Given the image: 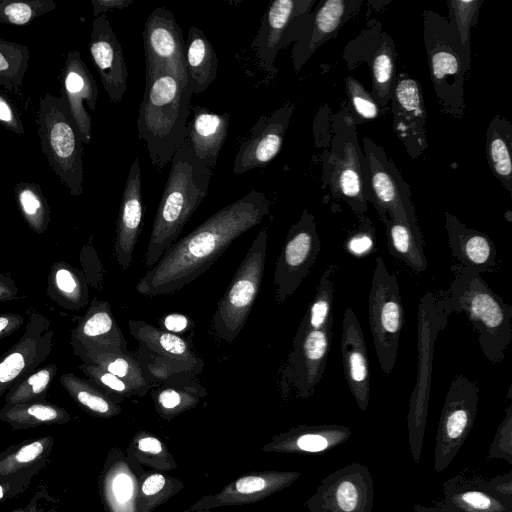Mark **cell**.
<instances>
[{"instance_id": "cell-48", "label": "cell", "mask_w": 512, "mask_h": 512, "mask_svg": "<svg viewBox=\"0 0 512 512\" xmlns=\"http://www.w3.org/2000/svg\"><path fill=\"white\" fill-rule=\"evenodd\" d=\"M77 401L91 413L101 417H113L121 412L119 405L91 386L79 384L75 390Z\"/></svg>"}, {"instance_id": "cell-27", "label": "cell", "mask_w": 512, "mask_h": 512, "mask_svg": "<svg viewBox=\"0 0 512 512\" xmlns=\"http://www.w3.org/2000/svg\"><path fill=\"white\" fill-rule=\"evenodd\" d=\"M482 475L467 469L442 484V499L436 502L444 512H512L509 504L490 494Z\"/></svg>"}, {"instance_id": "cell-62", "label": "cell", "mask_w": 512, "mask_h": 512, "mask_svg": "<svg viewBox=\"0 0 512 512\" xmlns=\"http://www.w3.org/2000/svg\"><path fill=\"white\" fill-rule=\"evenodd\" d=\"M15 512H21V511H15Z\"/></svg>"}, {"instance_id": "cell-19", "label": "cell", "mask_w": 512, "mask_h": 512, "mask_svg": "<svg viewBox=\"0 0 512 512\" xmlns=\"http://www.w3.org/2000/svg\"><path fill=\"white\" fill-rule=\"evenodd\" d=\"M146 71L168 69L188 80L183 32L166 7L155 8L142 32Z\"/></svg>"}, {"instance_id": "cell-3", "label": "cell", "mask_w": 512, "mask_h": 512, "mask_svg": "<svg viewBox=\"0 0 512 512\" xmlns=\"http://www.w3.org/2000/svg\"><path fill=\"white\" fill-rule=\"evenodd\" d=\"M165 187L153 220L144 263L151 269L178 240L184 226L208 193L212 169L194 154L189 142L170 161Z\"/></svg>"}, {"instance_id": "cell-17", "label": "cell", "mask_w": 512, "mask_h": 512, "mask_svg": "<svg viewBox=\"0 0 512 512\" xmlns=\"http://www.w3.org/2000/svg\"><path fill=\"white\" fill-rule=\"evenodd\" d=\"M373 504V477L359 462L328 474L305 502L309 512H371Z\"/></svg>"}, {"instance_id": "cell-60", "label": "cell", "mask_w": 512, "mask_h": 512, "mask_svg": "<svg viewBox=\"0 0 512 512\" xmlns=\"http://www.w3.org/2000/svg\"><path fill=\"white\" fill-rule=\"evenodd\" d=\"M8 325V319L0 317V332Z\"/></svg>"}, {"instance_id": "cell-56", "label": "cell", "mask_w": 512, "mask_h": 512, "mask_svg": "<svg viewBox=\"0 0 512 512\" xmlns=\"http://www.w3.org/2000/svg\"><path fill=\"white\" fill-rule=\"evenodd\" d=\"M25 413L31 420L33 419L35 423L53 422L60 417V413L57 409L43 404L29 406Z\"/></svg>"}, {"instance_id": "cell-28", "label": "cell", "mask_w": 512, "mask_h": 512, "mask_svg": "<svg viewBox=\"0 0 512 512\" xmlns=\"http://www.w3.org/2000/svg\"><path fill=\"white\" fill-rule=\"evenodd\" d=\"M445 229L451 254L460 265L480 274L497 270L496 247L488 235L467 227L450 212H445Z\"/></svg>"}, {"instance_id": "cell-31", "label": "cell", "mask_w": 512, "mask_h": 512, "mask_svg": "<svg viewBox=\"0 0 512 512\" xmlns=\"http://www.w3.org/2000/svg\"><path fill=\"white\" fill-rule=\"evenodd\" d=\"M191 112L186 140L196 157L212 169L228 135L230 114L215 113L197 105L191 106Z\"/></svg>"}, {"instance_id": "cell-43", "label": "cell", "mask_w": 512, "mask_h": 512, "mask_svg": "<svg viewBox=\"0 0 512 512\" xmlns=\"http://www.w3.org/2000/svg\"><path fill=\"white\" fill-rule=\"evenodd\" d=\"M15 197L29 224L41 230L47 223L49 209L39 184L19 182L15 186Z\"/></svg>"}, {"instance_id": "cell-32", "label": "cell", "mask_w": 512, "mask_h": 512, "mask_svg": "<svg viewBox=\"0 0 512 512\" xmlns=\"http://www.w3.org/2000/svg\"><path fill=\"white\" fill-rule=\"evenodd\" d=\"M185 62L192 94L204 92L217 77L218 58L205 33L196 26L188 31Z\"/></svg>"}, {"instance_id": "cell-5", "label": "cell", "mask_w": 512, "mask_h": 512, "mask_svg": "<svg viewBox=\"0 0 512 512\" xmlns=\"http://www.w3.org/2000/svg\"><path fill=\"white\" fill-rule=\"evenodd\" d=\"M453 313L447 291H428L420 299L417 314V371L408 414V445L414 463H420L427 424L435 343Z\"/></svg>"}, {"instance_id": "cell-33", "label": "cell", "mask_w": 512, "mask_h": 512, "mask_svg": "<svg viewBox=\"0 0 512 512\" xmlns=\"http://www.w3.org/2000/svg\"><path fill=\"white\" fill-rule=\"evenodd\" d=\"M383 223L386 226L389 253L414 272L425 271L428 263L420 228L411 226L395 215L388 216Z\"/></svg>"}, {"instance_id": "cell-13", "label": "cell", "mask_w": 512, "mask_h": 512, "mask_svg": "<svg viewBox=\"0 0 512 512\" xmlns=\"http://www.w3.org/2000/svg\"><path fill=\"white\" fill-rule=\"evenodd\" d=\"M396 58L392 37L376 19L369 20L343 51V59L349 69L367 63L371 76L370 94L381 110L390 106L397 75Z\"/></svg>"}, {"instance_id": "cell-64", "label": "cell", "mask_w": 512, "mask_h": 512, "mask_svg": "<svg viewBox=\"0 0 512 512\" xmlns=\"http://www.w3.org/2000/svg\"><path fill=\"white\" fill-rule=\"evenodd\" d=\"M1 1V0H0Z\"/></svg>"}, {"instance_id": "cell-9", "label": "cell", "mask_w": 512, "mask_h": 512, "mask_svg": "<svg viewBox=\"0 0 512 512\" xmlns=\"http://www.w3.org/2000/svg\"><path fill=\"white\" fill-rule=\"evenodd\" d=\"M268 233L264 227L254 238L212 317L218 338L233 343L245 326L258 295L266 262Z\"/></svg>"}, {"instance_id": "cell-49", "label": "cell", "mask_w": 512, "mask_h": 512, "mask_svg": "<svg viewBox=\"0 0 512 512\" xmlns=\"http://www.w3.org/2000/svg\"><path fill=\"white\" fill-rule=\"evenodd\" d=\"M359 223L352 229L346 239L347 250L356 256H363L372 251L375 245V228L364 214L358 215Z\"/></svg>"}, {"instance_id": "cell-14", "label": "cell", "mask_w": 512, "mask_h": 512, "mask_svg": "<svg viewBox=\"0 0 512 512\" xmlns=\"http://www.w3.org/2000/svg\"><path fill=\"white\" fill-rule=\"evenodd\" d=\"M317 3L316 0H275L266 9L251 47L269 79L277 74L278 52L299 39Z\"/></svg>"}, {"instance_id": "cell-52", "label": "cell", "mask_w": 512, "mask_h": 512, "mask_svg": "<svg viewBox=\"0 0 512 512\" xmlns=\"http://www.w3.org/2000/svg\"><path fill=\"white\" fill-rule=\"evenodd\" d=\"M50 371L43 369L31 375L27 379V387L21 386L12 396V401H21L30 398L32 395L40 394L50 381Z\"/></svg>"}, {"instance_id": "cell-24", "label": "cell", "mask_w": 512, "mask_h": 512, "mask_svg": "<svg viewBox=\"0 0 512 512\" xmlns=\"http://www.w3.org/2000/svg\"><path fill=\"white\" fill-rule=\"evenodd\" d=\"M301 476L297 471H264L243 475L215 495L193 504L189 511L260 501L292 485Z\"/></svg>"}, {"instance_id": "cell-16", "label": "cell", "mask_w": 512, "mask_h": 512, "mask_svg": "<svg viewBox=\"0 0 512 512\" xmlns=\"http://www.w3.org/2000/svg\"><path fill=\"white\" fill-rule=\"evenodd\" d=\"M321 249L315 217L304 209L289 229L277 259L273 283L275 300L285 302L309 275Z\"/></svg>"}, {"instance_id": "cell-50", "label": "cell", "mask_w": 512, "mask_h": 512, "mask_svg": "<svg viewBox=\"0 0 512 512\" xmlns=\"http://www.w3.org/2000/svg\"><path fill=\"white\" fill-rule=\"evenodd\" d=\"M27 355L21 351L9 354L0 362V387L14 380L26 367Z\"/></svg>"}, {"instance_id": "cell-37", "label": "cell", "mask_w": 512, "mask_h": 512, "mask_svg": "<svg viewBox=\"0 0 512 512\" xmlns=\"http://www.w3.org/2000/svg\"><path fill=\"white\" fill-rule=\"evenodd\" d=\"M336 271L337 266L330 264L323 272L315 296L309 304L294 336H300L311 330H320L333 318L332 304Z\"/></svg>"}, {"instance_id": "cell-45", "label": "cell", "mask_w": 512, "mask_h": 512, "mask_svg": "<svg viewBox=\"0 0 512 512\" xmlns=\"http://www.w3.org/2000/svg\"><path fill=\"white\" fill-rule=\"evenodd\" d=\"M55 8L56 3L53 0H1L0 23L24 26Z\"/></svg>"}, {"instance_id": "cell-34", "label": "cell", "mask_w": 512, "mask_h": 512, "mask_svg": "<svg viewBox=\"0 0 512 512\" xmlns=\"http://www.w3.org/2000/svg\"><path fill=\"white\" fill-rule=\"evenodd\" d=\"M512 124L496 115L486 131V156L494 177L512 193Z\"/></svg>"}, {"instance_id": "cell-59", "label": "cell", "mask_w": 512, "mask_h": 512, "mask_svg": "<svg viewBox=\"0 0 512 512\" xmlns=\"http://www.w3.org/2000/svg\"><path fill=\"white\" fill-rule=\"evenodd\" d=\"M413 512H444L437 503L432 505L415 504Z\"/></svg>"}, {"instance_id": "cell-11", "label": "cell", "mask_w": 512, "mask_h": 512, "mask_svg": "<svg viewBox=\"0 0 512 512\" xmlns=\"http://www.w3.org/2000/svg\"><path fill=\"white\" fill-rule=\"evenodd\" d=\"M480 387L464 375L450 383L441 411L434 449V469L448 468L471 432L479 402Z\"/></svg>"}, {"instance_id": "cell-40", "label": "cell", "mask_w": 512, "mask_h": 512, "mask_svg": "<svg viewBox=\"0 0 512 512\" xmlns=\"http://www.w3.org/2000/svg\"><path fill=\"white\" fill-rule=\"evenodd\" d=\"M183 487L180 480L154 472L143 475L136 502V512H152L177 494Z\"/></svg>"}, {"instance_id": "cell-54", "label": "cell", "mask_w": 512, "mask_h": 512, "mask_svg": "<svg viewBox=\"0 0 512 512\" xmlns=\"http://www.w3.org/2000/svg\"><path fill=\"white\" fill-rule=\"evenodd\" d=\"M92 372L93 376L110 391L120 395L121 397L135 396L134 391L126 382L105 371L101 367L99 369H94Z\"/></svg>"}, {"instance_id": "cell-30", "label": "cell", "mask_w": 512, "mask_h": 512, "mask_svg": "<svg viewBox=\"0 0 512 512\" xmlns=\"http://www.w3.org/2000/svg\"><path fill=\"white\" fill-rule=\"evenodd\" d=\"M129 333L143 348L173 364L184 374H196L203 368V361L179 335L156 328L142 320L128 321Z\"/></svg>"}, {"instance_id": "cell-23", "label": "cell", "mask_w": 512, "mask_h": 512, "mask_svg": "<svg viewBox=\"0 0 512 512\" xmlns=\"http://www.w3.org/2000/svg\"><path fill=\"white\" fill-rule=\"evenodd\" d=\"M62 92L84 144L92 138V118L98 98L96 81L77 50L66 56L61 75Z\"/></svg>"}, {"instance_id": "cell-25", "label": "cell", "mask_w": 512, "mask_h": 512, "mask_svg": "<svg viewBox=\"0 0 512 512\" xmlns=\"http://www.w3.org/2000/svg\"><path fill=\"white\" fill-rule=\"evenodd\" d=\"M341 355L349 390L361 411L370 399V370L366 343L361 325L351 306L343 314Z\"/></svg>"}, {"instance_id": "cell-47", "label": "cell", "mask_w": 512, "mask_h": 512, "mask_svg": "<svg viewBox=\"0 0 512 512\" xmlns=\"http://www.w3.org/2000/svg\"><path fill=\"white\" fill-rule=\"evenodd\" d=\"M488 460H504L512 465V403L505 408V415L500 422L487 452Z\"/></svg>"}, {"instance_id": "cell-4", "label": "cell", "mask_w": 512, "mask_h": 512, "mask_svg": "<svg viewBox=\"0 0 512 512\" xmlns=\"http://www.w3.org/2000/svg\"><path fill=\"white\" fill-rule=\"evenodd\" d=\"M450 270L454 279L447 295L452 312L466 314L486 359L493 365L502 364L512 342V306L488 286L479 272L459 263Z\"/></svg>"}, {"instance_id": "cell-18", "label": "cell", "mask_w": 512, "mask_h": 512, "mask_svg": "<svg viewBox=\"0 0 512 512\" xmlns=\"http://www.w3.org/2000/svg\"><path fill=\"white\" fill-rule=\"evenodd\" d=\"M390 109L393 130L411 159L422 155L427 147L426 109L419 82L407 73L396 75Z\"/></svg>"}, {"instance_id": "cell-46", "label": "cell", "mask_w": 512, "mask_h": 512, "mask_svg": "<svg viewBox=\"0 0 512 512\" xmlns=\"http://www.w3.org/2000/svg\"><path fill=\"white\" fill-rule=\"evenodd\" d=\"M345 91L348 98L346 106L355 125L375 120L379 117L381 109L362 83L352 76L345 79Z\"/></svg>"}, {"instance_id": "cell-21", "label": "cell", "mask_w": 512, "mask_h": 512, "mask_svg": "<svg viewBox=\"0 0 512 512\" xmlns=\"http://www.w3.org/2000/svg\"><path fill=\"white\" fill-rule=\"evenodd\" d=\"M361 0L318 1L310 20L292 48V64L297 73L326 41L336 37L340 28L361 9Z\"/></svg>"}, {"instance_id": "cell-63", "label": "cell", "mask_w": 512, "mask_h": 512, "mask_svg": "<svg viewBox=\"0 0 512 512\" xmlns=\"http://www.w3.org/2000/svg\"><path fill=\"white\" fill-rule=\"evenodd\" d=\"M190 512V511H189ZM204 512H209V511H204Z\"/></svg>"}, {"instance_id": "cell-39", "label": "cell", "mask_w": 512, "mask_h": 512, "mask_svg": "<svg viewBox=\"0 0 512 512\" xmlns=\"http://www.w3.org/2000/svg\"><path fill=\"white\" fill-rule=\"evenodd\" d=\"M29 58L27 46L0 39V86L13 93L20 91Z\"/></svg>"}, {"instance_id": "cell-7", "label": "cell", "mask_w": 512, "mask_h": 512, "mask_svg": "<svg viewBox=\"0 0 512 512\" xmlns=\"http://www.w3.org/2000/svg\"><path fill=\"white\" fill-rule=\"evenodd\" d=\"M332 135L322 160L323 187L334 200L344 201L357 215L368 210L369 187L366 164L357 126L346 106L332 117Z\"/></svg>"}, {"instance_id": "cell-12", "label": "cell", "mask_w": 512, "mask_h": 512, "mask_svg": "<svg viewBox=\"0 0 512 512\" xmlns=\"http://www.w3.org/2000/svg\"><path fill=\"white\" fill-rule=\"evenodd\" d=\"M362 151L366 164L369 203L381 221L395 215L419 228L416 210L411 200V190L400 171L382 146L369 137L362 140Z\"/></svg>"}, {"instance_id": "cell-26", "label": "cell", "mask_w": 512, "mask_h": 512, "mask_svg": "<svg viewBox=\"0 0 512 512\" xmlns=\"http://www.w3.org/2000/svg\"><path fill=\"white\" fill-rule=\"evenodd\" d=\"M143 217L141 166L138 158L130 166L125 182L116 227L114 252L122 269L129 268L141 230Z\"/></svg>"}, {"instance_id": "cell-15", "label": "cell", "mask_w": 512, "mask_h": 512, "mask_svg": "<svg viewBox=\"0 0 512 512\" xmlns=\"http://www.w3.org/2000/svg\"><path fill=\"white\" fill-rule=\"evenodd\" d=\"M332 325L333 318L320 330L293 337L291 350L280 369L279 384L284 398L292 392L301 399L314 394L328 361Z\"/></svg>"}, {"instance_id": "cell-22", "label": "cell", "mask_w": 512, "mask_h": 512, "mask_svg": "<svg viewBox=\"0 0 512 512\" xmlns=\"http://www.w3.org/2000/svg\"><path fill=\"white\" fill-rule=\"evenodd\" d=\"M89 51L110 100L119 103L127 89L128 69L122 46L106 14L94 18Z\"/></svg>"}, {"instance_id": "cell-10", "label": "cell", "mask_w": 512, "mask_h": 512, "mask_svg": "<svg viewBox=\"0 0 512 512\" xmlns=\"http://www.w3.org/2000/svg\"><path fill=\"white\" fill-rule=\"evenodd\" d=\"M368 318L380 368L389 374L397 357L404 311L397 277L388 271L381 256L376 259L372 276Z\"/></svg>"}, {"instance_id": "cell-2", "label": "cell", "mask_w": 512, "mask_h": 512, "mask_svg": "<svg viewBox=\"0 0 512 512\" xmlns=\"http://www.w3.org/2000/svg\"><path fill=\"white\" fill-rule=\"evenodd\" d=\"M192 92L188 80L168 69L146 71L137 118L150 162L165 168L187 137Z\"/></svg>"}, {"instance_id": "cell-41", "label": "cell", "mask_w": 512, "mask_h": 512, "mask_svg": "<svg viewBox=\"0 0 512 512\" xmlns=\"http://www.w3.org/2000/svg\"><path fill=\"white\" fill-rule=\"evenodd\" d=\"M128 458L157 470L169 471L177 467L173 456L155 436L140 431L131 440Z\"/></svg>"}, {"instance_id": "cell-29", "label": "cell", "mask_w": 512, "mask_h": 512, "mask_svg": "<svg viewBox=\"0 0 512 512\" xmlns=\"http://www.w3.org/2000/svg\"><path fill=\"white\" fill-rule=\"evenodd\" d=\"M352 430L339 424H301L280 433L264 446V451L277 453H324L344 444Z\"/></svg>"}, {"instance_id": "cell-35", "label": "cell", "mask_w": 512, "mask_h": 512, "mask_svg": "<svg viewBox=\"0 0 512 512\" xmlns=\"http://www.w3.org/2000/svg\"><path fill=\"white\" fill-rule=\"evenodd\" d=\"M93 356L102 369L126 382L135 396L142 397L151 388L140 362L128 350L94 349Z\"/></svg>"}, {"instance_id": "cell-53", "label": "cell", "mask_w": 512, "mask_h": 512, "mask_svg": "<svg viewBox=\"0 0 512 512\" xmlns=\"http://www.w3.org/2000/svg\"><path fill=\"white\" fill-rule=\"evenodd\" d=\"M0 124L16 134H25L19 113L13 104L2 94H0Z\"/></svg>"}, {"instance_id": "cell-42", "label": "cell", "mask_w": 512, "mask_h": 512, "mask_svg": "<svg viewBox=\"0 0 512 512\" xmlns=\"http://www.w3.org/2000/svg\"><path fill=\"white\" fill-rule=\"evenodd\" d=\"M119 464L112 477L110 503L116 512H136L141 480L135 477L128 457L119 460Z\"/></svg>"}, {"instance_id": "cell-57", "label": "cell", "mask_w": 512, "mask_h": 512, "mask_svg": "<svg viewBox=\"0 0 512 512\" xmlns=\"http://www.w3.org/2000/svg\"><path fill=\"white\" fill-rule=\"evenodd\" d=\"M133 3V0H92L93 16L96 18L109 10L124 9Z\"/></svg>"}, {"instance_id": "cell-38", "label": "cell", "mask_w": 512, "mask_h": 512, "mask_svg": "<svg viewBox=\"0 0 512 512\" xmlns=\"http://www.w3.org/2000/svg\"><path fill=\"white\" fill-rule=\"evenodd\" d=\"M85 320L82 334L94 344V349L127 350V342L113 318L107 303H100Z\"/></svg>"}, {"instance_id": "cell-1", "label": "cell", "mask_w": 512, "mask_h": 512, "mask_svg": "<svg viewBox=\"0 0 512 512\" xmlns=\"http://www.w3.org/2000/svg\"><path fill=\"white\" fill-rule=\"evenodd\" d=\"M266 195L251 190L177 240L136 285L144 296L172 294L207 271L239 236L269 214Z\"/></svg>"}, {"instance_id": "cell-61", "label": "cell", "mask_w": 512, "mask_h": 512, "mask_svg": "<svg viewBox=\"0 0 512 512\" xmlns=\"http://www.w3.org/2000/svg\"><path fill=\"white\" fill-rule=\"evenodd\" d=\"M0 497H2V488L0 487Z\"/></svg>"}, {"instance_id": "cell-55", "label": "cell", "mask_w": 512, "mask_h": 512, "mask_svg": "<svg viewBox=\"0 0 512 512\" xmlns=\"http://www.w3.org/2000/svg\"><path fill=\"white\" fill-rule=\"evenodd\" d=\"M191 320L182 313H170L160 320L162 330L173 334H182L190 327Z\"/></svg>"}, {"instance_id": "cell-51", "label": "cell", "mask_w": 512, "mask_h": 512, "mask_svg": "<svg viewBox=\"0 0 512 512\" xmlns=\"http://www.w3.org/2000/svg\"><path fill=\"white\" fill-rule=\"evenodd\" d=\"M482 484L490 494L512 504V471L489 479L482 477Z\"/></svg>"}, {"instance_id": "cell-36", "label": "cell", "mask_w": 512, "mask_h": 512, "mask_svg": "<svg viewBox=\"0 0 512 512\" xmlns=\"http://www.w3.org/2000/svg\"><path fill=\"white\" fill-rule=\"evenodd\" d=\"M205 395V389L192 381H172L152 391L156 412L166 420L194 408Z\"/></svg>"}, {"instance_id": "cell-6", "label": "cell", "mask_w": 512, "mask_h": 512, "mask_svg": "<svg viewBox=\"0 0 512 512\" xmlns=\"http://www.w3.org/2000/svg\"><path fill=\"white\" fill-rule=\"evenodd\" d=\"M423 40L439 106L460 120L465 114L464 85L472 55L464 50L448 19L434 11L423 13Z\"/></svg>"}, {"instance_id": "cell-44", "label": "cell", "mask_w": 512, "mask_h": 512, "mask_svg": "<svg viewBox=\"0 0 512 512\" xmlns=\"http://www.w3.org/2000/svg\"><path fill=\"white\" fill-rule=\"evenodd\" d=\"M483 0H450L448 21L456 30L464 50L471 54V29L476 26Z\"/></svg>"}, {"instance_id": "cell-58", "label": "cell", "mask_w": 512, "mask_h": 512, "mask_svg": "<svg viewBox=\"0 0 512 512\" xmlns=\"http://www.w3.org/2000/svg\"><path fill=\"white\" fill-rule=\"evenodd\" d=\"M56 283L60 290L71 293L76 288L73 275L66 269H60L56 273Z\"/></svg>"}, {"instance_id": "cell-20", "label": "cell", "mask_w": 512, "mask_h": 512, "mask_svg": "<svg viewBox=\"0 0 512 512\" xmlns=\"http://www.w3.org/2000/svg\"><path fill=\"white\" fill-rule=\"evenodd\" d=\"M294 110L295 104L288 102L258 119L236 153L232 167L235 175L262 168L279 154Z\"/></svg>"}, {"instance_id": "cell-8", "label": "cell", "mask_w": 512, "mask_h": 512, "mask_svg": "<svg viewBox=\"0 0 512 512\" xmlns=\"http://www.w3.org/2000/svg\"><path fill=\"white\" fill-rule=\"evenodd\" d=\"M38 136L42 153L71 195L83 192V141L63 96L40 99Z\"/></svg>"}]
</instances>
